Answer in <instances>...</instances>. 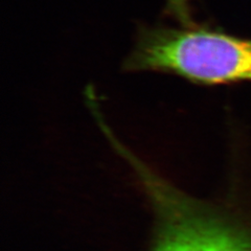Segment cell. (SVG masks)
I'll list each match as a JSON object with an SVG mask.
<instances>
[{"label":"cell","instance_id":"cell-2","mask_svg":"<svg viewBox=\"0 0 251 251\" xmlns=\"http://www.w3.org/2000/svg\"><path fill=\"white\" fill-rule=\"evenodd\" d=\"M129 164L158 220L154 251H251V213L195 200L136 156Z\"/></svg>","mask_w":251,"mask_h":251},{"label":"cell","instance_id":"cell-3","mask_svg":"<svg viewBox=\"0 0 251 251\" xmlns=\"http://www.w3.org/2000/svg\"><path fill=\"white\" fill-rule=\"evenodd\" d=\"M167 2L170 13L184 23V25H192L190 10L191 0H167Z\"/></svg>","mask_w":251,"mask_h":251},{"label":"cell","instance_id":"cell-1","mask_svg":"<svg viewBox=\"0 0 251 251\" xmlns=\"http://www.w3.org/2000/svg\"><path fill=\"white\" fill-rule=\"evenodd\" d=\"M126 67L168 73L201 85L251 81V39L192 25L147 28Z\"/></svg>","mask_w":251,"mask_h":251}]
</instances>
